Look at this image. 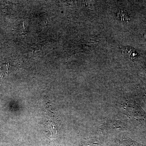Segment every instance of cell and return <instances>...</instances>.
<instances>
[{
	"label": "cell",
	"instance_id": "1",
	"mask_svg": "<svg viewBox=\"0 0 146 146\" xmlns=\"http://www.w3.org/2000/svg\"><path fill=\"white\" fill-rule=\"evenodd\" d=\"M125 50L127 54H125L126 56H127V57L129 58L130 59H135L136 58L137 56V52H136V50L134 49L133 48H126Z\"/></svg>",
	"mask_w": 146,
	"mask_h": 146
}]
</instances>
